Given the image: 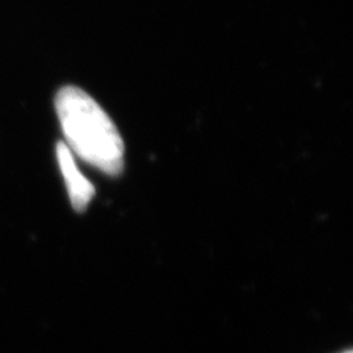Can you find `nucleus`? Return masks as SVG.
Here are the masks:
<instances>
[{"label":"nucleus","instance_id":"1","mask_svg":"<svg viewBox=\"0 0 353 353\" xmlns=\"http://www.w3.org/2000/svg\"><path fill=\"white\" fill-rule=\"evenodd\" d=\"M55 110L70 151L109 176H118L125 163V144L101 106L77 87L57 93Z\"/></svg>","mask_w":353,"mask_h":353},{"label":"nucleus","instance_id":"2","mask_svg":"<svg viewBox=\"0 0 353 353\" xmlns=\"http://www.w3.org/2000/svg\"><path fill=\"white\" fill-rule=\"evenodd\" d=\"M57 159L74 210L76 212H84L94 196V186L80 173L74 153L64 143H58L57 145Z\"/></svg>","mask_w":353,"mask_h":353},{"label":"nucleus","instance_id":"3","mask_svg":"<svg viewBox=\"0 0 353 353\" xmlns=\"http://www.w3.org/2000/svg\"><path fill=\"white\" fill-rule=\"evenodd\" d=\"M343 353H352V351H351V350H350V351H345V352H343Z\"/></svg>","mask_w":353,"mask_h":353}]
</instances>
